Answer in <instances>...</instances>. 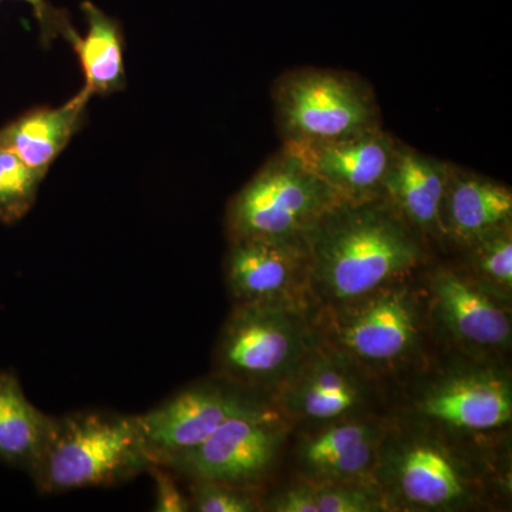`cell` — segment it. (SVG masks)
<instances>
[{
    "mask_svg": "<svg viewBox=\"0 0 512 512\" xmlns=\"http://www.w3.org/2000/svg\"><path fill=\"white\" fill-rule=\"evenodd\" d=\"M357 366L319 343L301 369L276 392L278 409L286 417L332 421L359 409L365 389Z\"/></svg>",
    "mask_w": 512,
    "mask_h": 512,
    "instance_id": "13",
    "label": "cell"
},
{
    "mask_svg": "<svg viewBox=\"0 0 512 512\" xmlns=\"http://www.w3.org/2000/svg\"><path fill=\"white\" fill-rule=\"evenodd\" d=\"M151 464L137 416L80 412L53 417L29 474L40 493L60 494L120 484Z\"/></svg>",
    "mask_w": 512,
    "mask_h": 512,
    "instance_id": "2",
    "label": "cell"
},
{
    "mask_svg": "<svg viewBox=\"0 0 512 512\" xmlns=\"http://www.w3.org/2000/svg\"><path fill=\"white\" fill-rule=\"evenodd\" d=\"M318 325L320 343L353 365L390 366L403 362L419 345L420 302L400 281L352 301L323 306Z\"/></svg>",
    "mask_w": 512,
    "mask_h": 512,
    "instance_id": "7",
    "label": "cell"
},
{
    "mask_svg": "<svg viewBox=\"0 0 512 512\" xmlns=\"http://www.w3.org/2000/svg\"><path fill=\"white\" fill-rule=\"evenodd\" d=\"M342 201L282 147L229 202L228 237L306 239L322 215Z\"/></svg>",
    "mask_w": 512,
    "mask_h": 512,
    "instance_id": "6",
    "label": "cell"
},
{
    "mask_svg": "<svg viewBox=\"0 0 512 512\" xmlns=\"http://www.w3.org/2000/svg\"><path fill=\"white\" fill-rule=\"evenodd\" d=\"M92 97L80 90L60 107H36L0 128V146L46 177L56 158L83 127Z\"/></svg>",
    "mask_w": 512,
    "mask_h": 512,
    "instance_id": "18",
    "label": "cell"
},
{
    "mask_svg": "<svg viewBox=\"0 0 512 512\" xmlns=\"http://www.w3.org/2000/svg\"><path fill=\"white\" fill-rule=\"evenodd\" d=\"M272 101L284 146L328 143L382 127L372 86L343 70H288L275 80Z\"/></svg>",
    "mask_w": 512,
    "mask_h": 512,
    "instance_id": "4",
    "label": "cell"
},
{
    "mask_svg": "<svg viewBox=\"0 0 512 512\" xmlns=\"http://www.w3.org/2000/svg\"><path fill=\"white\" fill-rule=\"evenodd\" d=\"M473 278L503 302L512 291V227L500 229L467 247Z\"/></svg>",
    "mask_w": 512,
    "mask_h": 512,
    "instance_id": "22",
    "label": "cell"
},
{
    "mask_svg": "<svg viewBox=\"0 0 512 512\" xmlns=\"http://www.w3.org/2000/svg\"><path fill=\"white\" fill-rule=\"evenodd\" d=\"M52 419L29 402L15 373L0 370V463L29 474Z\"/></svg>",
    "mask_w": 512,
    "mask_h": 512,
    "instance_id": "20",
    "label": "cell"
},
{
    "mask_svg": "<svg viewBox=\"0 0 512 512\" xmlns=\"http://www.w3.org/2000/svg\"><path fill=\"white\" fill-rule=\"evenodd\" d=\"M86 35L73 45L84 74L83 90L90 97H106L126 89L123 28L90 0L82 5Z\"/></svg>",
    "mask_w": 512,
    "mask_h": 512,
    "instance_id": "19",
    "label": "cell"
},
{
    "mask_svg": "<svg viewBox=\"0 0 512 512\" xmlns=\"http://www.w3.org/2000/svg\"><path fill=\"white\" fill-rule=\"evenodd\" d=\"M148 471L153 473L154 483H156V505H154V511L185 512L191 510L190 501L181 493L167 467L153 463L148 468Z\"/></svg>",
    "mask_w": 512,
    "mask_h": 512,
    "instance_id": "26",
    "label": "cell"
},
{
    "mask_svg": "<svg viewBox=\"0 0 512 512\" xmlns=\"http://www.w3.org/2000/svg\"><path fill=\"white\" fill-rule=\"evenodd\" d=\"M382 427L345 420L323 427L298 450L303 480L312 483H373Z\"/></svg>",
    "mask_w": 512,
    "mask_h": 512,
    "instance_id": "15",
    "label": "cell"
},
{
    "mask_svg": "<svg viewBox=\"0 0 512 512\" xmlns=\"http://www.w3.org/2000/svg\"><path fill=\"white\" fill-rule=\"evenodd\" d=\"M444 238L467 248L512 227V191L493 178L450 164L441 204Z\"/></svg>",
    "mask_w": 512,
    "mask_h": 512,
    "instance_id": "16",
    "label": "cell"
},
{
    "mask_svg": "<svg viewBox=\"0 0 512 512\" xmlns=\"http://www.w3.org/2000/svg\"><path fill=\"white\" fill-rule=\"evenodd\" d=\"M309 265L305 238L229 239L225 276L237 303L308 305Z\"/></svg>",
    "mask_w": 512,
    "mask_h": 512,
    "instance_id": "10",
    "label": "cell"
},
{
    "mask_svg": "<svg viewBox=\"0 0 512 512\" xmlns=\"http://www.w3.org/2000/svg\"><path fill=\"white\" fill-rule=\"evenodd\" d=\"M288 427L281 410L261 402L222 423L200 446L160 466L194 481L254 488L274 466Z\"/></svg>",
    "mask_w": 512,
    "mask_h": 512,
    "instance_id": "8",
    "label": "cell"
},
{
    "mask_svg": "<svg viewBox=\"0 0 512 512\" xmlns=\"http://www.w3.org/2000/svg\"><path fill=\"white\" fill-rule=\"evenodd\" d=\"M414 406L436 427L458 431L498 429L512 419V384L500 370L467 367L424 387Z\"/></svg>",
    "mask_w": 512,
    "mask_h": 512,
    "instance_id": "11",
    "label": "cell"
},
{
    "mask_svg": "<svg viewBox=\"0 0 512 512\" xmlns=\"http://www.w3.org/2000/svg\"><path fill=\"white\" fill-rule=\"evenodd\" d=\"M28 3L33 10V16L39 25L40 40L43 46H50L56 39H63L74 45L79 39V32L74 28L66 9L53 6L49 0H19Z\"/></svg>",
    "mask_w": 512,
    "mask_h": 512,
    "instance_id": "25",
    "label": "cell"
},
{
    "mask_svg": "<svg viewBox=\"0 0 512 512\" xmlns=\"http://www.w3.org/2000/svg\"><path fill=\"white\" fill-rule=\"evenodd\" d=\"M306 242L311 298L325 306L404 281L429 259V239L384 197L339 202Z\"/></svg>",
    "mask_w": 512,
    "mask_h": 512,
    "instance_id": "1",
    "label": "cell"
},
{
    "mask_svg": "<svg viewBox=\"0 0 512 512\" xmlns=\"http://www.w3.org/2000/svg\"><path fill=\"white\" fill-rule=\"evenodd\" d=\"M372 480L389 511L461 510L480 490L470 461L423 429L384 433Z\"/></svg>",
    "mask_w": 512,
    "mask_h": 512,
    "instance_id": "5",
    "label": "cell"
},
{
    "mask_svg": "<svg viewBox=\"0 0 512 512\" xmlns=\"http://www.w3.org/2000/svg\"><path fill=\"white\" fill-rule=\"evenodd\" d=\"M274 512H375L389 511L382 493L373 483L302 484L275 494L262 504Z\"/></svg>",
    "mask_w": 512,
    "mask_h": 512,
    "instance_id": "21",
    "label": "cell"
},
{
    "mask_svg": "<svg viewBox=\"0 0 512 512\" xmlns=\"http://www.w3.org/2000/svg\"><path fill=\"white\" fill-rule=\"evenodd\" d=\"M42 175L23 163L15 153L0 146V222L16 224L36 202Z\"/></svg>",
    "mask_w": 512,
    "mask_h": 512,
    "instance_id": "23",
    "label": "cell"
},
{
    "mask_svg": "<svg viewBox=\"0 0 512 512\" xmlns=\"http://www.w3.org/2000/svg\"><path fill=\"white\" fill-rule=\"evenodd\" d=\"M258 403L232 384L201 383L137 420L148 456L160 464L200 446L222 423Z\"/></svg>",
    "mask_w": 512,
    "mask_h": 512,
    "instance_id": "9",
    "label": "cell"
},
{
    "mask_svg": "<svg viewBox=\"0 0 512 512\" xmlns=\"http://www.w3.org/2000/svg\"><path fill=\"white\" fill-rule=\"evenodd\" d=\"M320 343L308 305L237 303L221 332L217 370L238 389L278 392Z\"/></svg>",
    "mask_w": 512,
    "mask_h": 512,
    "instance_id": "3",
    "label": "cell"
},
{
    "mask_svg": "<svg viewBox=\"0 0 512 512\" xmlns=\"http://www.w3.org/2000/svg\"><path fill=\"white\" fill-rule=\"evenodd\" d=\"M450 164L397 141L383 197L427 239H443L441 204Z\"/></svg>",
    "mask_w": 512,
    "mask_h": 512,
    "instance_id": "17",
    "label": "cell"
},
{
    "mask_svg": "<svg viewBox=\"0 0 512 512\" xmlns=\"http://www.w3.org/2000/svg\"><path fill=\"white\" fill-rule=\"evenodd\" d=\"M191 510L198 512H254L261 510L254 488L212 481H194Z\"/></svg>",
    "mask_w": 512,
    "mask_h": 512,
    "instance_id": "24",
    "label": "cell"
},
{
    "mask_svg": "<svg viewBox=\"0 0 512 512\" xmlns=\"http://www.w3.org/2000/svg\"><path fill=\"white\" fill-rule=\"evenodd\" d=\"M396 138L382 127L328 143L284 146L343 201L383 197V183L392 164Z\"/></svg>",
    "mask_w": 512,
    "mask_h": 512,
    "instance_id": "12",
    "label": "cell"
},
{
    "mask_svg": "<svg viewBox=\"0 0 512 512\" xmlns=\"http://www.w3.org/2000/svg\"><path fill=\"white\" fill-rule=\"evenodd\" d=\"M430 288L437 316L454 338L476 349L510 346L512 326L505 302L473 276L451 268L437 269Z\"/></svg>",
    "mask_w": 512,
    "mask_h": 512,
    "instance_id": "14",
    "label": "cell"
}]
</instances>
